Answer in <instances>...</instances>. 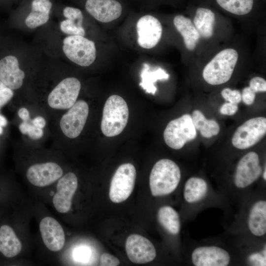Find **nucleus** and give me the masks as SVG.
Returning <instances> with one entry per match:
<instances>
[{
  "label": "nucleus",
  "mask_w": 266,
  "mask_h": 266,
  "mask_svg": "<svg viewBox=\"0 0 266 266\" xmlns=\"http://www.w3.org/2000/svg\"><path fill=\"white\" fill-rule=\"evenodd\" d=\"M89 112V105L79 100L63 114L59 122V127L63 134L74 139L81 133L86 123Z\"/></svg>",
  "instance_id": "nucleus-12"
},
{
  "label": "nucleus",
  "mask_w": 266,
  "mask_h": 266,
  "mask_svg": "<svg viewBox=\"0 0 266 266\" xmlns=\"http://www.w3.org/2000/svg\"><path fill=\"white\" fill-rule=\"evenodd\" d=\"M136 176V170L133 164L125 163L120 165L111 181L109 191L110 200L115 203L126 200L133 190Z\"/></svg>",
  "instance_id": "nucleus-11"
},
{
  "label": "nucleus",
  "mask_w": 266,
  "mask_h": 266,
  "mask_svg": "<svg viewBox=\"0 0 266 266\" xmlns=\"http://www.w3.org/2000/svg\"><path fill=\"white\" fill-rule=\"evenodd\" d=\"M0 54V80L14 92L28 91L43 58L33 42L15 40Z\"/></svg>",
  "instance_id": "nucleus-2"
},
{
  "label": "nucleus",
  "mask_w": 266,
  "mask_h": 266,
  "mask_svg": "<svg viewBox=\"0 0 266 266\" xmlns=\"http://www.w3.org/2000/svg\"><path fill=\"white\" fill-rule=\"evenodd\" d=\"M238 58V53L234 49L220 51L204 66L202 71L204 80L212 85L226 83L231 78Z\"/></svg>",
  "instance_id": "nucleus-6"
},
{
  "label": "nucleus",
  "mask_w": 266,
  "mask_h": 266,
  "mask_svg": "<svg viewBox=\"0 0 266 266\" xmlns=\"http://www.w3.org/2000/svg\"><path fill=\"white\" fill-rule=\"evenodd\" d=\"M255 93L266 91V81L261 77L252 78L249 82V86Z\"/></svg>",
  "instance_id": "nucleus-31"
},
{
  "label": "nucleus",
  "mask_w": 266,
  "mask_h": 266,
  "mask_svg": "<svg viewBox=\"0 0 266 266\" xmlns=\"http://www.w3.org/2000/svg\"><path fill=\"white\" fill-rule=\"evenodd\" d=\"M129 108L121 97L113 95L106 100L102 112L101 131L107 137L121 133L126 127L129 119Z\"/></svg>",
  "instance_id": "nucleus-5"
},
{
  "label": "nucleus",
  "mask_w": 266,
  "mask_h": 266,
  "mask_svg": "<svg viewBox=\"0 0 266 266\" xmlns=\"http://www.w3.org/2000/svg\"><path fill=\"white\" fill-rule=\"evenodd\" d=\"M20 132L23 134H27L33 140H38L41 138L43 134V129L36 127L28 121H23L19 126Z\"/></svg>",
  "instance_id": "nucleus-27"
},
{
  "label": "nucleus",
  "mask_w": 266,
  "mask_h": 266,
  "mask_svg": "<svg viewBox=\"0 0 266 266\" xmlns=\"http://www.w3.org/2000/svg\"><path fill=\"white\" fill-rule=\"evenodd\" d=\"M120 264V261L116 257L108 254L103 253L100 258V265L103 266H117Z\"/></svg>",
  "instance_id": "nucleus-33"
},
{
  "label": "nucleus",
  "mask_w": 266,
  "mask_h": 266,
  "mask_svg": "<svg viewBox=\"0 0 266 266\" xmlns=\"http://www.w3.org/2000/svg\"><path fill=\"white\" fill-rule=\"evenodd\" d=\"M137 43L144 49H151L160 41L162 35V26L160 21L151 15L141 17L136 26Z\"/></svg>",
  "instance_id": "nucleus-16"
},
{
  "label": "nucleus",
  "mask_w": 266,
  "mask_h": 266,
  "mask_svg": "<svg viewBox=\"0 0 266 266\" xmlns=\"http://www.w3.org/2000/svg\"><path fill=\"white\" fill-rule=\"evenodd\" d=\"M220 130V126L216 121L206 119L199 131L203 137L210 138L213 136L217 135L219 133Z\"/></svg>",
  "instance_id": "nucleus-28"
},
{
  "label": "nucleus",
  "mask_w": 266,
  "mask_h": 266,
  "mask_svg": "<svg viewBox=\"0 0 266 266\" xmlns=\"http://www.w3.org/2000/svg\"><path fill=\"white\" fill-rule=\"evenodd\" d=\"M58 181L53 204L57 212L66 213L71 207L72 200L78 187V179L75 173L69 172Z\"/></svg>",
  "instance_id": "nucleus-15"
},
{
  "label": "nucleus",
  "mask_w": 266,
  "mask_h": 266,
  "mask_svg": "<svg viewBox=\"0 0 266 266\" xmlns=\"http://www.w3.org/2000/svg\"><path fill=\"white\" fill-rule=\"evenodd\" d=\"M221 94L223 98L229 102L237 104L241 100V94L237 90L226 88L221 91Z\"/></svg>",
  "instance_id": "nucleus-29"
},
{
  "label": "nucleus",
  "mask_w": 266,
  "mask_h": 266,
  "mask_svg": "<svg viewBox=\"0 0 266 266\" xmlns=\"http://www.w3.org/2000/svg\"><path fill=\"white\" fill-rule=\"evenodd\" d=\"M0 148H1V140L0 138Z\"/></svg>",
  "instance_id": "nucleus-44"
},
{
  "label": "nucleus",
  "mask_w": 266,
  "mask_h": 266,
  "mask_svg": "<svg viewBox=\"0 0 266 266\" xmlns=\"http://www.w3.org/2000/svg\"><path fill=\"white\" fill-rule=\"evenodd\" d=\"M22 245L13 228L9 224L0 225V254L7 259L19 254Z\"/></svg>",
  "instance_id": "nucleus-21"
},
{
  "label": "nucleus",
  "mask_w": 266,
  "mask_h": 266,
  "mask_svg": "<svg viewBox=\"0 0 266 266\" xmlns=\"http://www.w3.org/2000/svg\"><path fill=\"white\" fill-rule=\"evenodd\" d=\"M256 93L250 87H245L241 94V100L245 104L251 105L255 101Z\"/></svg>",
  "instance_id": "nucleus-32"
},
{
  "label": "nucleus",
  "mask_w": 266,
  "mask_h": 266,
  "mask_svg": "<svg viewBox=\"0 0 266 266\" xmlns=\"http://www.w3.org/2000/svg\"><path fill=\"white\" fill-rule=\"evenodd\" d=\"M15 92L0 80V109L13 98Z\"/></svg>",
  "instance_id": "nucleus-30"
},
{
  "label": "nucleus",
  "mask_w": 266,
  "mask_h": 266,
  "mask_svg": "<svg viewBox=\"0 0 266 266\" xmlns=\"http://www.w3.org/2000/svg\"><path fill=\"white\" fill-rule=\"evenodd\" d=\"M140 77L141 81L139 83L140 86L146 93L154 95L157 91V88L155 86L154 83L158 80H168L169 75L161 67L151 70L150 66L144 63L141 71Z\"/></svg>",
  "instance_id": "nucleus-25"
},
{
  "label": "nucleus",
  "mask_w": 266,
  "mask_h": 266,
  "mask_svg": "<svg viewBox=\"0 0 266 266\" xmlns=\"http://www.w3.org/2000/svg\"><path fill=\"white\" fill-rule=\"evenodd\" d=\"M63 173V170L59 164L53 162H47L30 166L26 171V177L33 185L44 187L58 180Z\"/></svg>",
  "instance_id": "nucleus-14"
},
{
  "label": "nucleus",
  "mask_w": 266,
  "mask_h": 266,
  "mask_svg": "<svg viewBox=\"0 0 266 266\" xmlns=\"http://www.w3.org/2000/svg\"><path fill=\"white\" fill-rule=\"evenodd\" d=\"M4 128L0 126V136L2 135L4 133Z\"/></svg>",
  "instance_id": "nucleus-42"
},
{
  "label": "nucleus",
  "mask_w": 266,
  "mask_h": 266,
  "mask_svg": "<svg viewBox=\"0 0 266 266\" xmlns=\"http://www.w3.org/2000/svg\"><path fill=\"white\" fill-rule=\"evenodd\" d=\"M245 226L253 237L262 238L266 234V200L264 198L255 200L249 206L246 216Z\"/></svg>",
  "instance_id": "nucleus-18"
},
{
  "label": "nucleus",
  "mask_w": 266,
  "mask_h": 266,
  "mask_svg": "<svg viewBox=\"0 0 266 266\" xmlns=\"http://www.w3.org/2000/svg\"><path fill=\"white\" fill-rule=\"evenodd\" d=\"M90 252L88 248L85 247H79L75 252V258L77 261L84 262L89 259Z\"/></svg>",
  "instance_id": "nucleus-36"
},
{
  "label": "nucleus",
  "mask_w": 266,
  "mask_h": 266,
  "mask_svg": "<svg viewBox=\"0 0 266 266\" xmlns=\"http://www.w3.org/2000/svg\"><path fill=\"white\" fill-rule=\"evenodd\" d=\"M8 125V121L6 118L0 113V126L5 128Z\"/></svg>",
  "instance_id": "nucleus-40"
},
{
  "label": "nucleus",
  "mask_w": 266,
  "mask_h": 266,
  "mask_svg": "<svg viewBox=\"0 0 266 266\" xmlns=\"http://www.w3.org/2000/svg\"><path fill=\"white\" fill-rule=\"evenodd\" d=\"M218 5L226 11L237 15H246L253 6V0H216Z\"/></svg>",
  "instance_id": "nucleus-26"
},
{
  "label": "nucleus",
  "mask_w": 266,
  "mask_h": 266,
  "mask_svg": "<svg viewBox=\"0 0 266 266\" xmlns=\"http://www.w3.org/2000/svg\"><path fill=\"white\" fill-rule=\"evenodd\" d=\"M197 135L191 116L185 114L167 124L164 132V139L170 148L179 150L187 142L195 139Z\"/></svg>",
  "instance_id": "nucleus-8"
},
{
  "label": "nucleus",
  "mask_w": 266,
  "mask_h": 266,
  "mask_svg": "<svg viewBox=\"0 0 266 266\" xmlns=\"http://www.w3.org/2000/svg\"><path fill=\"white\" fill-rule=\"evenodd\" d=\"M39 230L45 246L52 252L61 250L65 243V234L61 224L51 217L43 218L39 224Z\"/></svg>",
  "instance_id": "nucleus-20"
},
{
  "label": "nucleus",
  "mask_w": 266,
  "mask_h": 266,
  "mask_svg": "<svg viewBox=\"0 0 266 266\" xmlns=\"http://www.w3.org/2000/svg\"><path fill=\"white\" fill-rule=\"evenodd\" d=\"M237 110V104L229 102L223 104L220 109V112L222 114L229 116L235 114Z\"/></svg>",
  "instance_id": "nucleus-35"
},
{
  "label": "nucleus",
  "mask_w": 266,
  "mask_h": 266,
  "mask_svg": "<svg viewBox=\"0 0 266 266\" xmlns=\"http://www.w3.org/2000/svg\"><path fill=\"white\" fill-rule=\"evenodd\" d=\"M263 179L264 181H266V166H265L264 169L263 170L262 175Z\"/></svg>",
  "instance_id": "nucleus-41"
},
{
  "label": "nucleus",
  "mask_w": 266,
  "mask_h": 266,
  "mask_svg": "<svg viewBox=\"0 0 266 266\" xmlns=\"http://www.w3.org/2000/svg\"><path fill=\"white\" fill-rule=\"evenodd\" d=\"M17 0H0V6L4 7H9Z\"/></svg>",
  "instance_id": "nucleus-39"
},
{
  "label": "nucleus",
  "mask_w": 266,
  "mask_h": 266,
  "mask_svg": "<svg viewBox=\"0 0 266 266\" xmlns=\"http://www.w3.org/2000/svg\"><path fill=\"white\" fill-rule=\"evenodd\" d=\"M212 192L206 180L199 176H192L184 185L183 198L188 207H196L204 203Z\"/></svg>",
  "instance_id": "nucleus-19"
},
{
  "label": "nucleus",
  "mask_w": 266,
  "mask_h": 266,
  "mask_svg": "<svg viewBox=\"0 0 266 266\" xmlns=\"http://www.w3.org/2000/svg\"><path fill=\"white\" fill-rule=\"evenodd\" d=\"M33 42L44 54L66 64L88 67L97 58L94 41L81 35L64 34L50 21L36 31Z\"/></svg>",
  "instance_id": "nucleus-1"
},
{
  "label": "nucleus",
  "mask_w": 266,
  "mask_h": 266,
  "mask_svg": "<svg viewBox=\"0 0 266 266\" xmlns=\"http://www.w3.org/2000/svg\"><path fill=\"white\" fill-rule=\"evenodd\" d=\"M181 179L179 166L168 159L157 162L152 168L149 177V186L154 197H163L173 193Z\"/></svg>",
  "instance_id": "nucleus-4"
},
{
  "label": "nucleus",
  "mask_w": 266,
  "mask_h": 266,
  "mask_svg": "<svg viewBox=\"0 0 266 266\" xmlns=\"http://www.w3.org/2000/svg\"><path fill=\"white\" fill-rule=\"evenodd\" d=\"M53 0H21L11 15L13 26L22 31H37L51 20Z\"/></svg>",
  "instance_id": "nucleus-3"
},
{
  "label": "nucleus",
  "mask_w": 266,
  "mask_h": 266,
  "mask_svg": "<svg viewBox=\"0 0 266 266\" xmlns=\"http://www.w3.org/2000/svg\"><path fill=\"white\" fill-rule=\"evenodd\" d=\"M192 122L195 129L200 131L206 118L203 114L198 110H194L191 116Z\"/></svg>",
  "instance_id": "nucleus-34"
},
{
  "label": "nucleus",
  "mask_w": 266,
  "mask_h": 266,
  "mask_svg": "<svg viewBox=\"0 0 266 266\" xmlns=\"http://www.w3.org/2000/svg\"><path fill=\"white\" fill-rule=\"evenodd\" d=\"M32 124L34 126L43 129L46 124L45 118L42 116H38L34 118L31 121Z\"/></svg>",
  "instance_id": "nucleus-37"
},
{
  "label": "nucleus",
  "mask_w": 266,
  "mask_h": 266,
  "mask_svg": "<svg viewBox=\"0 0 266 266\" xmlns=\"http://www.w3.org/2000/svg\"><path fill=\"white\" fill-rule=\"evenodd\" d=\"M126 250L129 260L135 264L149 263L156 256V250L153 243L147 238L137 234L128 236L126 242Z\"/></svg>",
  "instance_id": "nucleus-17"
},
{
  "label": "nucleus",
  "mask_w": 266,
  "mask_h": 266,
  "mask_svg": "<svg viewBox=\"0 0 266 266\" xmlns=\"http://www.w3.org/2000/svg\"><path fill=\"white\" fill-rule=\"evenodd\" d=\"M215 21V15L211 10L203 7L196 10L193 24L200 37L207 39L212 36Z\"/></svg>",
  "instance_id": "nucleus-24"
},
{
  "label": "nucleus",
  "mask_w": 266,
  "mask_h": 266,
  "mask_svg": "<svg viewBox=\"0 0 266 266\" xmlns=\"http://www.w3.org/2000/svg\"><path fill=\"white\" fill-rule=\"evenodd\" d=\"M263 168L259 155L249 152L238 161L233 177L234 191L242 193L249 189L261 176Z\"/></svg>",
  "instance_id": "nucleus-7"
},
{
  "label": "nucleus",
  "mask_w": 266,
  "mask_h": 266,
  "mask_svg": "<svg viewBox=\"0 0 266 266\" xmlns=\"http://www.w3.org/2000/svg\"><path fill=\"white\" fill-rule=\"evenodd\" d=\"M3 188L2 187H0V197H1V196H3Z\"/></svg>",
  "instance_id": "nucleus-43"
},
{
  "label": "nucleus",
  "mask_w": 266,
  "mask_h": 266,
  "mask_svg": "<svg viewBox=\"0 0 266 266\" xmlns=\"http://www.w3.org/2000/svg\"><path fill=\"white\" fill-rule=\"evenodd\" d=\"M173 24L183 37L186 48L194 50L200 37L191 20L182 15H177L173 19Z\"/></svg>",
  "instance_id": "nucleus-22"
},
{
  "label": "nucleus",
  "mask_w": 266,
  "mask_h": 266,
  "mask_svg": "<svg viewBox=\"0 0 266 266\" xmlns=\"http://www.w3.org/2000/svg\"><path fill=\"white\" fill-rule=\"evenodd\" d=\"M266 133V118L257 117L251 118L239 126L234 133L232 143L241 150L251 147L259 142Z\"/></svg>",
  "instance_id": "nucleus-10"
},
{
  "label": "nucleus",
  "mask_w": 266,
  "mask_h": 266,
  "mask_svg": "<svg viewBox=\"0 0 266 266\" xmlns=\"http://www.w3.org/2000/svg\"><path fill=\"white\" fill-rule=\"evenodd\" d=\"M18 116L23 121H28L30 118V112L26 107H21L18 110Z\"/></svg>",
  "instance_id": "nucleus-38"
},
{
  "label": "nucleus",
  "mask_w": 266,
  "mask_h": 266,
  "mask_svg": "<svg viewBox=\"0 0 266 266\" xmlns=\"http://www.w3.org/2000/svg\"><path fill=\"white\" fill-rule=\"evenodd\" d=\"M85 12L95 20L108 23L119 18L122 5L117 0H79Z\"/></svg>",
  "instance_id": "nucleus-13"
},
{
  "label": "nucleus",
  "mask_w": 266,
  "mask_h": 266,
  "mask_svg": "<svg viewBox=\"0 0 266 266\" xmlns=\"http://www.w3.org/2000/svg\"><path fill=\"white\" fill-rule=\"evenodd\" d=\"M190 259L195 266H227L233 263V255L227 248L215 244H202L191 251Z\"/></svg>",
  "instance_id": "nucleus-9"
},
{
  "label": "nucleus",
  "mask_w": 266,
  "mask_h": 266,
  "mask_svg": "<svg viewBox=\"0 0 266 266\" xmlns=\"http://www.w3.org/2000/svg\"><path fill=\"white\" fill-rule=\"evenodd\" d=\"M157 219L160 225L170 235H177L180 233V217L172 206L167 205L161 206L158 211Z\"/></svg>",
  "instance_id": "nucleus-23"
}]
</instances>
